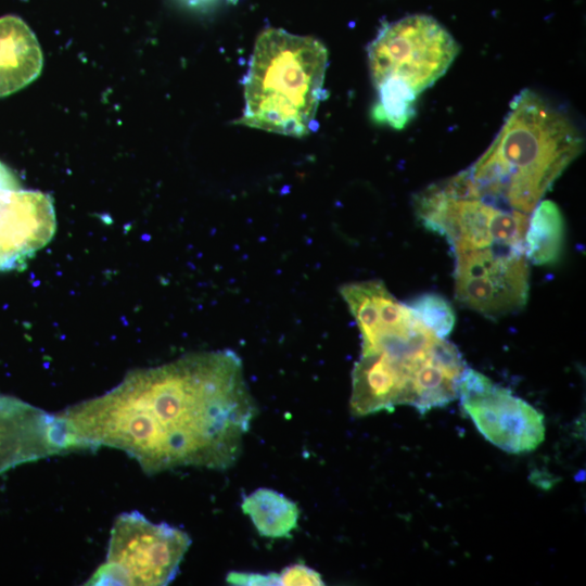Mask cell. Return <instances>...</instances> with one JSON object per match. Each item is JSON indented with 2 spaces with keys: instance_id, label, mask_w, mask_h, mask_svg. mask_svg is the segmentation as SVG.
Instances as JSON below:
<instances>
[{
  "instance_id": "5bb4252c",
  "label": "cell",
  "mask_w": 586,
  "mask_h": 586,
  "mask_svg": "<svg viewBox=\"0 0 586 586\" xmlns=\"http://www.w3.org/2000/svg\"><path fill=\"white\" fill-rule=\"evenodd\" d=\"M241 508L264 537H291L297 526L300 510L296 504L270 488L255 489L243 498Z\"/></svg>"
},
{
  "instance_id": "ac0fdd59",
  "label": "cell",
  "mask_w": 586,
  "mask_h": 586,
  "mask_svg": "<svg viewBox=\"0 0 586 586\" xmlns=\"http://www.w3.org/2000/svg\"><path fill=\"white\" fill-rule=\"evenodd\" d=\"M227 582L232 585L263 586L280 585L279 573H256V572H230Z\"/></svg>"
},
{
  "instance_id": "4fadbf2b",
  "label": "cell",
  "mask_w": 586,
  "mask_h": 586,
  "mask_svg": "<svg viewBox=\"0 0 586 586\" xmlns=\"http://www.w3.org/2000/svg\"><path fill=\"white\" fill-rule=\"evenodd\" d=\"M42 63L39 42L27 24L14 15L0 17V98L35 80Z\"/></svg>"
},
{
  "instance_id": "8fae6325",
  "label": "cell",
  "mask_w": 586,
  "mask_h": 586,
  "mask_svg": "<svg viewBox=\"0 0 586 586\" xmlns=\"http://www.w3.org/2000/svg\"><path fill=\"white\" fill-rule=\"evenodd\" d=\"M340 293L359 328L361 354L406 349L435 337L407 304L395 300L382 281L345 284Z\"/></svg>"
},
{
  "instance_id": "7a4b0ae2",
  "label": "cell",
  "mask_w": 586,
  "mask_h": 586,
  "mask_svg": "<svg viewBox=\"0 0 586 586\" xmlns=\"http://www.w3.org/2000/svg\"><path fill=\"white\" fill-rule=\"evenodd\" d=\"M583 145L581 131L564 112L525 89L511 101L492 144L463 173L475 196L528 214Z\"/></svg>"
},
{
  "instance_id": "8992f818",
  "label": "cell",
  "mask_w": 586,
  "mask_h": 586,
  "mask_svg": "<svg viewBox=\"0 0 586 586\" xmlns=\"http://www.w3.org/2000/svg\"><path fill=\"white\" fill-rule=\"evenodd\" d=\"M190 545L178 527L153 523L139 511L123 512L111 528L105 561L85 585H167Z\"/></svg>"
},
{
  "instance_id": "2e32d148",
  "label": "cell",
  "mask_w": 586,
  "mask_h": 586,
  "mask_svg": "<svg viewBox=\"0 0 586 586\" xmlns=\"http://www.w3.org/2000/svg\"><path fill=\"white\" fill-rule=\"evenodd\" d=\"M407 306L416 317L436 336L447 337L455 326V313L451 305L442 295L425 293L415 297Z\"/></svg>"
},
{
  "instance_id": "30bf717a",
  "label": "cell",
  "mask_w": 586,
  "mask_h": 586,
  "mask_svg": "<svg viewBox=\"0 0 586 586\" xmlns=\"http://www.w3.org/2000/svg\"><path fill=\"white\" fill-rule=\"evenodd\" d=\"M55 229L51 196L23 189L14 171L0 162V270L24 266L50 242Z\"/></svg>"
},
{
  "instance_id": "52a82bcc",
  "label": "cell",
  "mask_w": 586,
  "mask_h": 586,
  "mask_svg": "<svg viewBox=\"0 0 586 586\" xmlns=\"http://www.w3.org/2000/svg\"><path fill=\"white\" fill-rule=\"evenodd\" d=\"M445 339L404 352L361 354L352 373L351 411L365 417L408 405L422 412Z\"/></svg>"
},
{
  "instance_id": "3957f363",
  "label": "cell",
  "mask_w": 586,
  "mask_h": 586,
  "mask_svg": "<svg viewBox=\"0 0 586 586\" xmlns=\"http://www.w3.org/2000/svg\"><path fill=\"white\" fill-rule=\"evenodd\" d=\"M328 50L314 37L268 27L257 37L243 79L245 106L234 124L294 138L317 127Z\"/></svg>"
},
{
  "instance_id": "e0dca14e",
  "label": "cell",
  "mask_w": 586,
  "mask_h": 586,
  "mask_svg": "<svg viewBox=\"0 0 586 586\" xmlns=\"http://www.w3.org/2000/svg\"><path fill=\"white\" fill-rule=\"evenodd\" d=\"M280 585L284 586H307V585H324L321 575L314 569L295 563L284 568L279 573Z\"/></svg>"
},
{
  "instance_id": "277c9868",
  "label": "cell",
  "mask_w": 586,
  "mask_h": 586,
  "mask_svg": "<svg viewBox=\"0 0 586 586\" xmlns=\"http://www.w3.org/2000/svg\"><path fill=\"white\" fill-rule=\"evenodd\" d=\"M458 53L457 41L432 16L415 14L385 24L368 46L377 91L373 119L404 128L416 115L419 94L447 72Z\"/></svg>"
},
{
  "instance_id": "9c48e42d",
  "label": "cell",
  "mask_w": 586,
  "mask_h": 586,
  "mask_svg": "<svg viewBox=\"0 0 586 586\" xmlns=\"http://www.w3.org/2000/svg\"><path fill=\"white\" fill-rule=\"evenodd\" d=\"M458 396L477 431L501 450L530 453L544 442V415L483 373L466 368Z\"/></svg>"
},
{
  "instance_id": "6da1fadb",
  "label": "cell",
  "mask_w": 586,
  "mask_h": 586,
  "mask_svg": "<svg viewBox=\"0 0 586 586\" xmlns=\"http://www.w3.org/2000/svg\"><path fill=\"white\" fill-rule=\"evenodd\" d=\"M256 415L242 361L230 349L133 370L103 395L56 413L74 451L119 449L148 474L229 469Z\"/></svg>"
},
{
  "instance_id": "9a60e30c",
  "label": "cell",
  "mask_w": 586,
  "mask_h": 586,
  "mask_svg": "<svg viewBox=\"0 0 586 586\" xmlns=\"http://www.w3.org/2000/svg\"><path fill=\"white\" fill-rule=\"evenodd\" d=\"M564 243V219L559 206L550 201H540L528 218L524 245L525 257L535 265H552L562 254Z\"/></svg>"
},
{
  "instance_id": "7c38bea8",
  "label": "cell",
  "mask_w": 586,
  "mask_h": 586,
  "mask_svg": "<svg viewBox=\"0 0 586 586\" xmlns=\"http://www.w3.org/2000/svg\"><path fill=\"white\" fill-rule=\"evenodd\" d=\"M71 451L56 413L0 395V474L26 462Z\"/></svg>"
},
{
  "instance_id": "5b68a950",
  "label": "cell",
  "mask_w": 586,
  "mask_h": 586,
  "mask_svg": "<svg viewBox=\"0 0 586 586\" xmlns=\"http://www.w3.org/2000/svg\"><path fill=\"white\" fill-rule=\"evenodd\" d=\"M413 206L424 228L444 237L454 255L496 245L525 252L527 214L471 195L460 173L417 193Z\"/></svg>"
},
{
  "instance_id": "d6986e66",
  "label": "cell",
  "mask_w": 586,
  "mask_h": 586,
  "mask_svg": "<svg viewBox=\"0 0 586 586\" xmlns=\"http://www.w3.org/2000/svg\"><path fill=\"white\" fill-rule=\"evenodd\" d=\"M183 1L193 7H204L206 4L213 3L215 0H183Z\"/></svg>"
},
{
  "instance_id": "ba28073f",
  "label": "cell",
  "mask_w": 586,
  "mask_h": 586,
  "mask_svg": "<svg viewBox=\"0 0 586 586\" xmlns=\"http://www.w3.org/2000/svg\"><path fill=\"white\" fill-rule=\"evenodd\" d=\"M455 296L489 318L521 310L527 303L530 268L525 252L496 245L455 254Z\"/></svg>"
}]
</instances>
